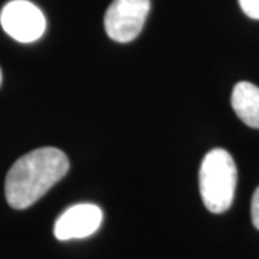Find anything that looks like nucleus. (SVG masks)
<instances>
[{
	"label": "nucleus",
	"mask_w": 259,
	"mask_h": 259,
	"mask_svg": "<svg viewBox=\"0 0 259 259\" xmlns=\"http://www.w3.org/2000/svg\"><path fill=\"white\" fill-rule=\"evenodd\" d=\"M69 170V160L55 147L29 151L10 167L5 182L8 203L23 210L37 202Z\"/></svg>",
	"instance_id": "f257e3e1"
},
{
	"label": "nucleus",
	"mask_w": 259,
	"mask_h": 259,
	"mask_svg": "<svg viewBox=\"0 0 259 259\" xmlns=\"http://www.w3.org/2000/svg\"><path fill=\"white\" fill-rule=\"evenodd\" d=\"M238 182L235 160L223 148L210 150L199 170V189L206 209L212 213L226 212L232 206Z\"/></svg>",
	"instance_id": "f03ea898"
},
{
	"label": "nucleus",
	"mask_w": 259,
	"mask_h": 259,
	"mask_svg": "<svg viewBox=\"0 0 259 259\" xmlns=\"http://www.w3.org/2000/svg\"><path fill=\"white\" fill-rule=\"evenodd\" d=\"M150 12V0H112L104 18L107 35L127 44L139 36Z\"/></svg>",
	"instance_id": "7ed1b4c3"
},
{
	"label": "nucleus",
	"mask_w": 259,
	"mask_h": 259,
	"mask_svg": "<svg viewBox=\"0 0 259 259\" xmlns=\"http://www.w3.org/2000/svg\"><path fill=\"white\" fill-rule=\"evenodd\" d=\"M5 32L22 44L35 42L45 33L47 19L36 5L28 0H12L0 13Z\"/></svg>",
	"instance_id": "20e7f679"
},
{
	"label": "nucleus",
	"mask_w": 259,
	"mask_h": 259,
	"mask_svg": "<svg viewBox=\"0 0 259 259\" xmlns=\"http://www.w3.org/2000/svg\"><path fill=\"white\" fill-rule=\"evenodd\" d=\"M102 210L94 203H79L68 207L54 226V233L59 241L83 239L94 235L102 223Z\"/></svg>",
	"instance_id": "39448f33"
},
{
	"label": "nucleus",
	"mask_w": 259,
	"mask_h": 259,
	"mask_svg": "<svg viewBox=\"0 0 259 259\" xmlns=\"http://www.w3.org/2000/svg\"><path fill=\"white\" fill-rule=\"evenodd\" d=\"M232 107L246 125L259 128V87L250 82H238L232 93Z\"/></svg>",
	"instance_id": "423d86ee"
},
{
	"label": "nucleus",
	"mask_w": 259,
	"mask_h": 259,
	"mask_svg": "<svg viewBox=\"0 0 259 259\" xmlns=\"http://www.w3.org/2000/svg\"><path fill=\"white\" fill-rule=\"evenodd\" d=\"M239 5L246 16L259 19V0H239Z\"/></svg>",
	"instance_id": "0eeeda50"
},
{
	"label": "nucleus",
	"mask_w": 259,
	"mask_h": 259,
	"mask_svg": "<svg viewBox=\"0 0 259 259\" xmlns=\"http://www.w3.org/2000/svg\"><path fill=\"white\" fill-rule=\"evenodd\" d=\"M250 216L255 228L259 231V187L255 190L252 196V203H250Z\"/></svg>",
	"instance_id": "6e6552de"
},
{
	"label": "nucleus",
	"mask_w": 259,
	"mask_h": 259,
	"mask_svg": "<svg viewBox=\"0 0 259 259\" xmlns=\"http://www.w3.org/2000/svg\"><path fill=\"white\" fill-rule=\"evenodd\" d=\"M0 83H2V69H0Z\"/></svg>",
	"instance_id": "1a4fd4ad"
}]
</instances>
